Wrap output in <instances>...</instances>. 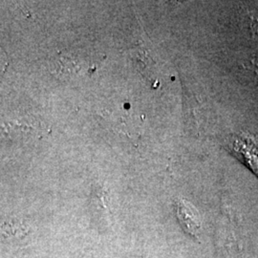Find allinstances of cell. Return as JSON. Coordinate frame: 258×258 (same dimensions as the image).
I'll list each match as a JSON object with an SVG mask.
<instances>
[{"instance_id": "obj_1", "label": "cell", "mask_w": 258, "mask_h": 258, "mask_svg": "<svg viewBox=\"0 0 258 258\" xmlns=\"http://www.w3.org/2000/svg\"><path fill=\"white\" fill-rule=\"evenodd\" d=\"M231 153L258 176V142L249 136L236 135L228 142Z\"/></svg>"}, {"instance_id": "obj_2", "label": "cell", "mask_w": 258, "mask_h": 258, "mask_svg": "<svg viewBox=\"0 0 258 258\" xmlns=\"http://www.w3.org/2000/svg\"><path fill=\"white\" fill-rule=\"evenodd\" d=\"M177 214L184 230L191 235H196L200 229V221L194 208L189 204L180 201L177 204Z\"/></svg>"}]
</instances>
